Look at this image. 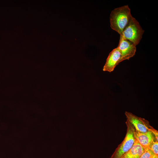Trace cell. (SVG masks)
I'll list each match as a JSON object with an SVG mask.
<instances>
[{
    "label": "cell",
    "mask_w": 158,
    "mask_h": 158,
    "mask_svg": "<svg viewBox=\"0 0 158 158\" xmlns=\"http://www.w3.org/2000/svg\"><path fill=\"white\" fill-rule=\"evenodd\" d=\"M132 17L127 5L115 8L110 15L111 28L121 35Z\"/></svg>",
    "instance_id": "cell-1"
},
{
    "label": "cell",
    "mask_w": 158,
    "mask_h": 158,
    "mask_svg": "<svg viewBox=\"0 0 158 158\" xmlns=\"http://www.w3.org/2000/svg\"><path fill=\"white\" fill-rule=\"evenodd\" d=\"M144 32L138 22L132 17L120 37L130 41L136 46L139 43Z\"/></svg>",
    "instance_id": "cell-2"
},
{
    "label": "cell",
    "mask_w": 158,
    "mask_h": 158,
    "mask_svg": "<svg viewBox=\"0 0 158 158\" xmlns=\"http://www.w3.org/2000/svg\"><path fill=\"white\" fill-rule=\"evenodd\" d=\"M126 123L127 127L126 136L122 142L116 149L110 158H121L131 148L135 141L136 139L134 128L127 120Z\"/></svg>",
    "instance_id": "cell-3"
},
{
    "label": "cell",
    "mask_w": 158,
    "mask_h": 158,
    "mask_svg": "<svg viewBox=\"0 0 158 158\" xmlns=\"http://www.w3.org/2000/svg\"><path fill=\"white\" fill-rule=\"evenodd\" d=\"M125 115L127 120L132 125L135 131L144 133L150 131L152 126L147 121L130 112L126 111Z\"/></svg>",
    "instance_id": "cell-4"
},
{
    "label": "cell",
    "mask_w": 158,
    "mask_h": 158,
    "mask_svg": "<svg viewBox=\"0 0 158 158\" xmlns=\"http://www.w3.org/2000/svg\"><path fill=\"white\" fill-rule=\"evenodd\" d=\"M121 54V62L129 60L133 56L136 51V45L130 41L120 37L117 47Z\"/></svg>",
    "instance_id": "cell-5"
},
{
    "label": "cell",
    "mask_w": 158,
    "mask_h": 158,
    "mask_svg": "<svg viewBox=\"0 0 158 158\" xmlns=\"http://www.w3.org/2000/svg\"><path fill=\"white\" fill-rule=\"evenodd\" d=\"M121 54L118 47L113 49L109 54L104 66V71L111 72L121 62Z\"/></svg>",
    "instance_id": "cell-6"
},
{
    "label": "cell",
    "mask_w": 158,
    "mask_h": 158,
    "mask_svg": "<svg viewBox=\"0 0 158 158\" xmlns=\"http://www.w3.org/2000/svg\"><path fill=\"white\" fill-rule=\"evenodd\" d=\"M135 136L136 139L145 150L149 149L152 143L156 140L157 141L151 131L142 133L135 130Z\"/></svg>",
    "instance_id": "cell-7"
},
{
    "label": "cell",
    "mask_w": 158,
    "mask_h": 158,
    "mask_svg": "<svg viewBox=\"0 0 158 158\" xmlns=\"http://www.w3.org/2000/svg\"><path fill=\"white\" fill-rule=\"evenodd\" d=\"M145 150L136 139L131 148L121 158H140Z\"/></svg>",
    "instance_id": "cell-8"
},
{
    "label": "cell",
    "mask_w": 158,
    "mask_h": 158,
    "mask_svg": "<svg viewBox=\"0 0 158 158\" xmlns=\"http://www.w3.org/2000/svg\"><path fill=\"white\" fill-rule=\"evenodd\" d=\"M158 156H156L150 149H145L140 158H158Z\"/></svg>",
    "instance_id": "cell-9"
},
{
    "label": "cell",
    "mask_w": 158,
    "mask_h": 158,
    "mask_svg": "<svg viewBox=\"0 0 158 158\" xmlns=\"http://www.w3.org/2000/svg\"><path fill=\"white\" fill-rule=\"evenodd\" d=\"M149 149L156 156H158V142L156 140L154 141L150 146Z\"/></svg>",
    "instance_id": "cell-10"
},
{
    "label": "cell",
    "mask_w": 158,
    "mask_h": 158,
    "mask_svg": "<svg viewBox=\"0 0 158 158\" xmlns=\"http://www.w3.org/2000/svg\"><path fill=\"white\" fill-rule=\"evenodd\" d=\"M150 131H151L154 135L155 138L157 141H158V131L154 129L152 127L150 129Z\"/></svg>",
    "instance_id": "cell-11"
}]
</instances>
